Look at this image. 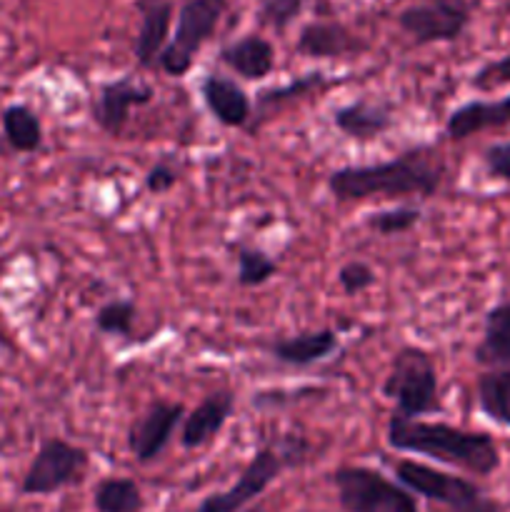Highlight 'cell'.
Masks as SVG:
<instances>
[{
	"mask_svg": "<svg viewBox=\"0 0 510 512\" xmlns=\"http://www.w3.org/2000/svg\"><path fill=\"white\" fill-rule=\"evenodd\" d=\"M478 405L493 423L510 428V368L488 370L480 375Z\"/></svg>",
	"mask_w": 510,
	"mask_h": 512,
	"instance_id": "44dd1931",
	"label": "cell"
},
{
	"mask_svg": "<svg viewBox=\"0 0 510 512\" xmlns=\"http://www.w3.org/2000/svg\"><path fill=\"white\" fill-rule=\"evenodd\" d=\"M150 100H153V90L148 85L135 83L133 78L113 80L100 88L98 100L93 103V120L115 138L128 125L130 110L138 105H148Z\"/></svg>",
	"mask_w": 510,
	"mask_h": 512,
	"instance_id": "8fae6325",
	"label": "cell"
},
{
	"mask_svg": "<svg viewBox=\"0 0 510 512\" xmlns=\"http://www.w3.org/2000/svg\"><path fill=\"white\" fill-rule=\"evenodd\" d=\"M245 512H268V510H263V508H250V510H245Z\"/></svg>",
	"mask_w": 510,
	"mask_h": 512,
	"instance_id": "1f68e13d",
	"label": "cell"
},
{
	"mask_svg": "<svg viewBox=\"0 0 510 512\" xmlns=\"http://www.w3.org/2000/svg\"><path fill=\"white\" fill-rule=\"evenodd\" d=\"M225 8H228V0H188L180 8L173 40L160 53V68L173 78H183L193 68L195 55L215 33Z\"/></svg>",
	"mask_w": 510,
	"mask_h": 512,
	"instance_id": "52a82bcc",
	"label": "cell"
},
{
	"mask_svg": "<svg viewBox=\"0 0 510 512\" xmlns=\"http://www.w3.org/2000/svg\"><path fill=\"white\" fill-rule=\"evenodd\" d=\"M510 125V95L500 100H470L448 115L445 133L450 140H465L490 128Z\"/></svg>",
	"mask_w": 510,
	"mask_h": 512,
	"instance_id": "7c38bea8",
	"label": "cell"
},
{
	"mask_svg": "<svg viewBox=\"0 0 510 512\" xmlns=\"http://www.w3.org/2000/svg\"><path fill=\"white\" fill-rule=\"evenodd\" d=\"M443 183V163L430 150H410L395 160L375 165H348L330 173L328 188L338 200L430 198Z\"/></svg>",
	"mask_w": 510,
	"mask_h": 512,
	"instance_id": "6da1fadb",
	"label": "cell"
},
{
	"mask_svg": "<svg viewBox=\"0 0 510 512\" xmlns=\"http://www.w3.org/2000/svg\"><path fill=\"white\" fill-rule=\"evenodd\" d=\"M278 273V263L258 248H238V283L243 288H258Z\"/></svg>",
	"mask_w": 510,
	"mask_h": 512,
	"instance_id": "cb8c5ba5",
	"label": "cell"
},
{
	"mask_svg": "<svg viewBox=\"0 0 510 512\" xmlns=\"http://www.w3.org/2000/svg\"><path fill=\"white\" fill-rule=\"evenodd\" d=\"M93 505L98 512H140L145 503L135 480L105 478L95 488Z\"/></svg>",
	"mask_w": 510,
	"mask_h": 512,
	"instance_id": "603a6c76",
	"label": "cell"
},
{
	"mask_svg": "<svg viewBox=\"0 0 510 512\" xmlns=\"http://www.w3.org/2000/svg\"><path fill=\"white\" fill-rule=\"evenodd\" d=\"M333 350H338V333L330 328L275 340L270 345V353H273L275 360L285 365H295V368H305V365L325 360L328 355H333Z\"/></svg>",
	"mask_w": 510,
	"mask_h": 512,
	"instance_id": "e0dca14e",
	"label": "cell"
},
{
	"mask_svg": "<svg viewBox=\"0 0 510 512\" xmlns=\"http://www.w3.org/2000/svg\"><path fill=\"white\" fill-rule=\"evenodd\" d=\"M220 60H223L233 73H238L240 78L263 80L265 75H270V70H273L275 53L273 45H270L268 40L250 33L243 35L240 40H235V43L225 45V48L220 50Z\"/></svg>",
	"mask_w": 510,
	"mask_h": 512,
	"instance_id": "2e32d148",
	"label": "cell"
},
{
	"mask_svg": "<svg viewBox=\"0 0 510 512\" xmlns=\"http://www.w3.org/2000/svg\"><path fill=\"white\" fill-rule=\"evenodd\" d=\"M303 10V0H258V13L265 25L285 30Z\"/></svg>",
	"mask_w": 510,
	"mask_h": 512,
	"instance_id": "4316f807",
	"label": "cell"
},
{
	"mask_svg": "<svg viewBox=\"0 0 510 512\" xmlns=\"http://www.w3.org/2000/svg\"><path fill=\"white\" fill-rule=\"evenodd\" d=\"M333 485L348 512H418L408 490L373 468L345 465L333 473Z\"/></svg>",
	"mask_w": 510,
	"mask_h": 512,
	"instance_id": "8992f818",
	"label": "cell"
},
{
	"mask_svg": "<svg viewBox=\"0 0 510 512\" xmlns=\"http://www.w3.org/2000/svg\"><path fill=\"white\" fill-rule=\"evenodd\" d=\"M420 223V210L418 208H393V210H378L365 218L373 233L378 235H400L408 233L410 228Z\"/></svg>",
	"mask_w": 510,
	"mask_h": 512,
	"instance_id": "484cf974",
	"label": "cell"
},
{
	"mask_svg": "<svg viewBox=\"0 0 510 512\" xmlns=\"http://www.w3.org/2000/svg\"><path fill=\"white\" fill-rule=\"evenodd\" d=\"M480 365H510V300L488 310L483 325V340L475 348Z\"/></svg>",
	"mask_w": 510,
	"mask_h": 512,
	"instance_id": "ffe728a7",
	"label": "cell"
},
{
	"mask_svg": "<svg viewBox=\"0 0 510 512\" xmlns=\"http://www.w3.org/2000/svg\"><path fill=\"white\" fill-rule=\"evenodd\" d=\"M88 468V453L83 448L50 438L40 445L38 455L25 473L20 493L23 495H53L68 485L78 483Z\"/></svg>",
	"mask_w": 510,
	"mask_h": 512,
	"instance_id": "ba28073f",
	"label": "cell"
},
{
	"mask_svg": "<svg viewBox=\"0 0 510 512\" xmlns=\"http://www.w3.org/2000/svg\"><path fill=\"white\" fill-rule=\"evenodd\" d=\"M483 165L488 178L510 183V143H495L483 153Z\"/></svg>",
	"mask_w": 510,
	"mask_h": 512,
	"instance_id": "f546056e",
	"label": "cell"
},
{
	"mask_svg": "<svg viewBox=\"0 0 510 512\" xmlns=\"http://www.w3.org/2000/svg\"><path fill=\"white\" fill-rule=\"evenodd\" d=\"M338 280H340V285H343L345 293L358 295L375 283V273L368 263L353 260V263H345L343 268L338 270Z\"/></svg>",
	"mask_w": 510,
	"mask_h": 512,
	"instance_id": "83f0119b",
	"label": "cell"
},
{
	"mask_svg": "<svg viewBox=\"0 0 510 512\" xmlns=\"http://www.w3.org/2000/svg\"><path fill=\"white\" fill-rule=\"evenodd\" d=\"M395 475L400 485L438 505L440 512H500L498 503L490 500L478 485L458 475L443 473V470L428 468L413 460H400L395 465Z\"/></svg>",
	"mask_w": 510,
	"mask_h": 512,
	"instance_id": "5b68a950",
	"label": "cell"
},
{
	"mask_svg": "<svg viewBox=\"0 0 510 512\" xmlns=\"http://www.w3.org/2000/svg\"><path fill=\"white\" fill-rule=\"evenodd\" d=\"M470 23V10L463 0H425L410 5L398 15V25L418 45L453 43Z\"/></svg>",
	"mask_w": 510,
	"mask_h": 512,
	"instance_id": "9c48e42d",
	"label": "cell"
},
{
	"mask_svg": "<svg viewBox=\"0 0 510 512\" xmlns=\"http://www.w3.org/2000/svg\"><path fill=\"white\" fill-rule=\"evenodd\" d=\"M3 130L10 148L18 153H33L43 143V125L28 105H10L3 110Z\"/></svg>",
	"mask_w": 510,
	"mask_h": 512,
	"instance_id": "7402d4cb",
	"label": "cell"
},
{
	"mask_svg": "<svg viewBox=\"0 0 510 512\" xmlns=\"http://www.w3.org/2000/svg\"><path fill=\"white\" fill-rule=\"evenodd\" d=\"M383 395L395 403V413L420 418L440 410L438 375L430 355L420 348H403L383 383Z\"/></svg>",
	"mask_w": 510,
	"mask_h": 512,
	"instance_id": "277c9868",
	"label": "cell"
},
{
	"mask_svg": "<svg viewBox=\"0 0 510 512\" xmlns=\"http://www.w3.org/2000/svg\"><path fill=\"white\" fill-rule=\"evenodd\" d=\"M138 8L143 20H140L133 53L140 68H153L158 63L160 53H163L165 40H168L173 5H170V0H140Z\"/></svg>",
	"mask_w": 510,
	"mask_h": 512,
	"instance_id": "4fadbf2b",
	"label": "cell"
},
{
	"mask_svg": "<svg viewBox=\"0 0 510 512\" xmlns=\"http://www.w3.org/2000/svg\"><path fill=\"white\" fill-rule=\"evenodd\" d=\"M185 408L180 403H153L148 413L135 420L128 433V448L138 463H150L163 453L165 445L173 438L175 428L183 420Z\"/></svg>",
	"mask_w": 510,
	"mask_h": 512,
	"instance_id": "30bf717a",
	"label": "cell"
},
{
	"mask_svg": "<svg viewBox=\"0 0 510 512\" xmlns=\"http://www.w3.org/2000/svg\"><path fill=\"white\" fill-rule=\"evenodd\" d=\"M335 128L353 140H375L393 128L390 110L383 105L358 100V103L343 105L333 113Z\"/></svg>",
	"mask_w": 510,
	"mask_h": 512,
	"instance_id": "ac0fdd59",
	"label": "cell"
},
{
	"mask_svg": "<svg viewBox=\"0 0 510 512\" xmlns=\"http://www.w3.org/2000/svg\"><path fill=\"white\" fill-rule=\"evenodd\" d=\"M175 183H178V175H175V170L165 163L153 165V168H150V173L145 175V188L155 195L168 193Z\"/></svg>",
	"mask_w": 510,
	"mask_h": 512,
	"instance_id": "4dcf8cb0",
	"label": "cell"
},
{
	"mask_svg": "<svg viewBox=\"0 0 510 512\" xmlns=\"http://www.w3.org/2000/svg\"><path fill=\"white\" fill-rule=\"evenodd\" d=\"M473 85L478 90H493L500 85H510V53L498 60H490L475 73Z\"/></svg>",
	"mask_w": 510,
	"mask_h": 512,
	"instance_id": "f1b7e54d",
	"label": "cell"
},
{
	"mask_svg": "<svg viewBox=\"0 0 510 512\" xmlns=\"http://www.w3.org/2000/svg\"><path fill=\"white\" fill-rule=\"evenodd\" d=\"M133 318H135V305L133 300H113V303L103 305L95 315V328L100 333L110 335H123L128 338L133 333Z\"/></svg>",
	"mask_w": 510,
	"mask_h": 512,
	"instance_id": "d4e9b609",
	"label": "cell"
},
{
	"mask_svg": "<svg viewBox=\"0 0 510 512\" xmlns=\"http://www.w3.org/2000/svg\"><path fill=\"white\" fill-rule=\"evenodd\" d=\"M235 398L228 390H220V393L208 395L198 408L190 415H185L183 423V435H180V443L183 448L193 450L200 445L210 443L215 435L223 430V425L228 423V418L233 415Z\"/></svg>",
	"mask_w": 510,
	"mask_h": 512,
	"instance_id": "5bb4252c",
	"label": "cell"
},
{
	"mask_svg": "<svg viewBox=\"0 0 510 512\" xmlns=\"http://www.w3.org/2000/svg\"><path fill=\"white\" fill-rule=\"evenodd\" d=\"M308 443L300 438H288L285 443L268 445L260 448L258 453L250 458L240 478L235 480L233 488L223 490V493H213L198 505L195 512H238L240 508L263 495L268 485L283 473L290 465H298L303 460Z\"/></svg>",
	"mask_w": 510,
	"mask_h": 512,
	"instance_id": "3957f363",
	"label": "cell"
},
{
	"mask_svg": "<svg viewBox=\"0 0 510 512\" xmlns=\"http://www.w3.org/2000/svg\"><path fill=\"white\" fill-rule=\"evenodd\" d=\"M200 95L215 120L228 128H238L250 118V98L235 80L220 73H208L200 83Z\"/></svg>",
	"mask_w": 510,
	"mask_h": 512,
	"instance_id": "9a60e30c",
	"label": "cell"
},
{
	"mask_svg": "<svg viewBox=\"0 0 510 512\" xmlns=\"http://www.w3.org/2000/svg\"><path fill=\"white\" fill-rule=\"evenodd\" d=\"M388 443L400 453L425 455L483 478L493 475L500 465L498 445L490 435L455 428L448 423H425L398 413H393L388 423Z\"/></svg>",
	"mask_w": 510,
	"mask_h": 512,
	"instance_id": "7a4b0ae2",
	"label": "cell"
},
{
	"mask_svg": "<svg viewBox=\"0 0 510 512\" xmlns=\"http://www.w3.org/2000/svg\"><path fill=\"white\" fill-rule=\"evenodd\" d=\"M298 53L308 58H340L360 48L355 35L338 23H310L298 35Z\"/></svg>",
	"mask_w": 510,
	"mask_h": 512,
	"instance_id": "d6986e66",
	"label": "cell"
}]
</instances>
